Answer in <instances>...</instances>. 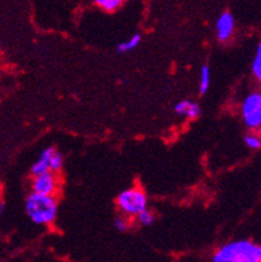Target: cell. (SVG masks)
I'll return each mask as SVG.
<instances>
[{"instance_id": "cell-1", "label": "cell", "mask_w": 261, "mask_h": 262, "mask_svg": "<svg viewBox=\"0 0 261 262\" xmlns=\"http://www.w3.org/2000/svg\"><path fill=\"white\" fill-rule=\"evenodd\" d=\"M213 262H261V246L251 241H235L222 246Z\"/></svg>"}, {"instance_id": "cell-2", "label": "cell", "mask_w": 261, "mask_h": 262, "mask_svg": "<svg viewBox=\"0 0 261 262\" xmlns=\"http://www.w3.org/2000/svg\"><path fill=\"white\" fill-rule=\"evenodd\" d=\"M26 213L37 225H48L57 214L56 199L48 194L32 192L26 200Z\"/></svg>"}, {"instance_id": "cell-3", "label": "cell", "mask_w": 261, "mask_h": 262, "mask_svg": "<svg viewBox=\"0 0 261 262\" xmlns=\"http://www.w3.org/2000/svg\"><path fill=\"white\" fill-rule=\"evenodd\" d=\"M117 205L127 216H137L139 213L147 209L146 193L136 188L123 190L117 196Z\"/></svg>"}, {"instance_id": "cell-4", "label": "cell", "mask_w": 261, "mask_h": 262, "mask_svg": "<svg viewBox=\"0 0 261 262\" xmlns=\"http://www.w3.org/2000/svg\"><path fill=\"white\" fill-rule=\"evenodd\" d=\"M242 115L249 129L261 128V92H252L245 97L242 105Z\"/></svg>"}, {"instance_id": "cell-5", "label": "cell", "mask_w": 261, "mask_h": 262, "mask_svg": "<svg viewBox=\"0 0 261 262\" xmlns=\"http://www.w3.org/2000/svg\"><path fill=\"white\" fill-rule=\"evenodd\" d=\"M56 188L57 179L55 176V172L42 173L39 176H35V179L32 181L33 192L40 193V194L53 196V193L56 192Z\"/></svg>"}, {"instance_id": "cell-6", "label": "cell", "mask_w": 261, "mask_h": 262, "mask_svg": "<svg viewBox=\"0 0 261 262\" xmlns=\"http://www.w3.org/2000/svg\"><path fill=\"white\" fill-rule=\"evenodd\" d=\"M235 28V19L231 12H223L216 23V32H217V39L220 41H227L232 36Z\"/></svg>"}, {"instance_id": "cell-7", "label": "cell", "mask_w": 261, "mask_h": 262, "mask_svg": "<svg viewBox=\"0 0 261 262\" xmlns=\"http://www.w3.org/2000/svg\"><path fill=\"white\" fill-rule=\"evenodd\" d=\"M55 150H56L55 148L48 146V148H46L43 152L40 153L37 161L31 168V173H32L33 176H39L42 173L51 172V159H52Z\"/></svg>"}, {"instance_id": "cell-8", "label": "cell", "mask_w": 261, "mask_h": 262, "mask_svg": "<svg viewBox=\"0 0 261 262\" xmlns=\"http://www.w3.org/2000/svg\"><path fill=\"white\" fill-rule=\"evenodd\" d=\"M175 112L180 116L188 117V119H196L200 116V106L197 103L189 101V100H183L178 101L175 105Z\"/></svg>"}, {"instance_id": "cell-9", "label": "cell", "mask_w": 261, "mask_h": 262, "mask_svg": "<svg viewBox=\"0 0 261 262\" xmlns=\"http://www.w3.org/2000/svg\"><path fill=\"white\" fill-rule=\"evenodd\" d=\"M140 41H142V36H140L139 33H135L132 37H129L128 40L123 41V43H120L119 46H117V52L124 53L135 50L136 47L140 44Z\"/></svg>"}, {"instance_id": "cell-10", "label": "cell", "mask_w": 261, "mask_h": 262, "mask_svg": "<svg viewBox=\"0 0 261 262\" xmlns=\"http://www.w3.org/2000/svg\"><path fill=\"white\" fill-rule=\"evenodd\" d=\"M96 6L100 7L102 10L107 11V12H113L122 6L123 0H93Z\"/></svg>"}, {"instance_id": "cell-11", "label": "cell", "mask_w": 261, "mask_h": 262, "mask_svg": "<svg viewBox=\"0 0 261 262\" xmlns=\"http://www.w3.org/2000/svg\"><path fill=\"white\" fill-rule=\"evenodd\" d=\"M211 84V71H209L208 66H204L202 68V73H200V93L204 95L209 88Z\"/></svg>"}, {"instance_id": "cell-12", "label": "cell", "mask_w": 261, "mask_h": 262, "mask_svg": "<svg viewBox=\"0 0 261 262\" xmlns=\"http://www.w3.org/2000/svg\"><path fill=\"white\" fill-rule=\"evenodd\" d=\"M252 72L255 75V77L261 81V43L257 46L256 50L255 59H253V64H252Z\"/></svg>"}, {"instance_id": "cell-13", "label": "cell", "mask_w": 261, "mask_h": 262, "mask_svg": "<svg viewBox=\"0 0 261 262\" xmlns=\"http://www.w3.org/2000/svg\"><path fill=\"white\" fill-rule=\"evenodd\" d=\"M244 141L247 144L248 148L251 149H260L261 148V136L257 133H248L247 136L244 137Z\"/></svg>"}, {"instance_id": "cell-14", "label": "cell", "mask_w": 261, "mask_h": 262, "mask_svg": "<svg viewBox=\"0 0 261 262\" xmlns=\"http://www.w3.org/2000/svg\"><path fill=\"white\" fill-rule=\"evenodd\" d=\"M136 217H137V221H139V224H142V225H144V226L151 225V224L153 223V220H155L152 212H149L148 209L143 210V212L139 213V214H137Z\"/></svg>"}, {"instance_id": "cell-15", "label": "cell", "mask_w": 261, "mask_h": 262, "mask_svg": "<svg viewBox=\"0 0 261 262\" xmlns=\"http://www.w3.org/2000/svg\"><path fill=\"white\" fill-rule=\"evenodd\" d=\"M62 165H63V157L57 150H55L52 159H51V172H59Z\"/></svg>"}, {"instance_id": "cell-16", "label": "cell", "mask_w": 261, "mask_h": 262, "mask_svg": "<svg viewBox=\"0 0 261 262\" xmlns=\"http://www.w3.org/2000/svg\"><path fill=\"white\" fill-rule=\"evenodd\" d=\"M113 225L120 232H124L128 228V223H127V220L124 217H116L115 221H113Z\"/></svg>"}]
</instances>
